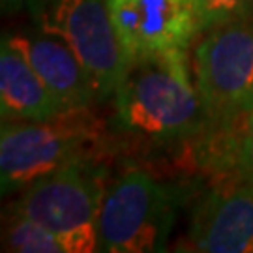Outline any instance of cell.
Returning <instances> with one entry per match:
<instances>
[{
	"label": "cell",
	"mask_w": 253,
	"mask_h": 253,
	"mask_svg": "<svg viewBox=\"0 0 253 253\" xmlns=\"http://www.w3.org/2000/svg\"><path fill=\"white\" fill-rule=\"evenodd\" d=\"M188 49L127 58L113 92V127L152 145L199 137L207 126Z\"/></svg>",
	"instance_id": "cell-1"
},
{
	"label": "cell",
	"mask_w": 253,
	"mask_h": 253,
	"mask_svg": "<svg viewBox=\"0 0 253 253\" xmlns=\"http://www.w3.org/2000/svg\"><path fill=\"white\" fill-rule=\"evenodd\" d=\"M178 207V190L129 163L107 182L98 216V252H165Z\"/></svg>",
	"instance_id": "cell-2"
},
{
	"label": "cell",
	"mask_w": 253,
	"mask_h": 253,
	"mask_svg": "<svg viewBox=\"0 0 253 253\" xmlns=\"http://www.w3.org/2000/svg\"><path fill=\"white\" fill-rule=\"evenodd\" d=\"M105 188L107 171L90 156H83L19 191L9 212L51 229L68 253L98 252V216Z\"/></svg>",
	"instance_id": "cell-3"
},
{
	"label": "cell",
	"mask_w": 253,
	"mask_h": 253,
	"mask_svg": "<svg viewBox=\"0 0 253 253\" xmlns=\"http://www.w3.org/2000/svg\"><path fill=\"white\" fill-rule=\"evenodd\" d=\"M101 124L90 107L68 109L40 122H2L0 191L11 195L75 158L88 156Z\"/></svg>",
	"instance_id": "cell-4"
},
{
	"label": "cell",
	"mask_w": 253,
	"mask_h": 253,
	"mask_svg": "<svg viewBox=\"0 0 253 253\" xmlns=\"http://www.w3.org/2000/svg\"><path fill=\"white\" fill-rule=\"evenodd\" d=\"M191 68L207 126H244L253 111V17L205 30Z\"/></svg>",
	"instance_id": "cell-5"
},
{
	"label": "cell",
	"mask_w": 253,
	"mask_h": 253,
	"mask_svg": "<svg viewBox=\"0 0 253 253\" xmlns=\"http://www.w3.org/2000/svg\"><path fill=\"white\" fill-rule=\"evenodd\" d=\"M34 27L60 38L84 64L96 84L98 101H109L124 70L107 0H28Z\"/></svg>",
	"instance_id": "cell-6"
},
{
	"label": "cell",
	"mask_w": 253,
	"mask_h": 253,
	"mask_svg": "<svg viewBox=\"0 0 253 253\" xmlns=\"http://www.w3.org/2000/svg\"><path fill=\"white\" fill-rule=\"evenodd\" d=\"M122 58L190 49L205 32L195 0H107Z\"/></svg>",
	"instance_id": "cell-7"
},
{
	"label": "cell",
	"mask_w": 253,
	"mask_h": 253,
	"mask_svg": "<svg viewBox=\"0 0 253 253\" xmlns=\"http://www.w3.org/2000/svg\"><path fill=\"white\" fill-rule=\"evenodd\" d=\"M216 174L219 182L195 203L190 244L195 252L253 253V182L240 171Z\"/></svg>",
	"instance_id": "cell-8"
},
{
	"label": "cell",
	"mask_w": 253,
	"mask_h": 253,
	"mask_svg": "<svg viewBox=\"0 0 253 253\" xmlns=\"http://www.w3.org/2000/svg\"><path fill=\"white\" fill-rule=\"evenodd\" d=\"M11 45L27 58L40 79L56 100L68 109L92 107L98 101L96 84L81 58L60 38L40 28L4 34Z\"/></svg>",
	"instance_id": "cell-9"
},
{
	"label": "cell",
	"mask_w": 253,
	"mask_h": 253,
	"mask_svg": "<svg viewBox=\"0 0 253 253\" xmlns=\"http://www.w3.org/2000/svg\"><path fill=\"white\" fill-rule=\"evenodd\" d=\"M66 109L40 79L27 58L9 43L0 42V115L2 122H40Z\"/></svg>",
	"instance_id": "cell-10"
},
{
	"label": "cell",
	"mask_w": 253,
	"mask_h": 253,
	"mask_svg": "<svg viewBox=\"0 0 253 253\" xmlns=\"http://www.w3.org/2000/svg\"><path fill=\"white\" fill-rule=\"evenodd\" d=\"M4 250L15 253H68L60 236L51 229L15 212H9L4 229Z\"/></svg>",
	"instance_id": "cell-11"
},
{
	"label": "cell",
	"mask_w": 253,
	"mask_h": 253,
	"mask_svg": "<svg viewBox=\"0 0 253 253\" xmlns=\"http://www.w3.org/2000/svg\"><path fill=\"white\" fill-rule=\"evenodd\" d=\"M205 30L238 19L253 17V0H195Z\"/></svg>",
	"instance_id": "cell-12"
},
{
	"label": "cell",
	"mask_w": 253,
	"mask_h": 253,
	"mask_svg": "<svg viewBox=\"0 0 253 253\" xmlns=\"http://www.w3.org/2000/svg\"><path fill=\"white\" fill-rule=\"evenodd\" d=\"M238 169L242 176L253 182V111L246 120V126L242 129L240 146H238Z\"/></svg>",
	"instance_id": "cell-13"
},
{
	"label": "cell",
	"mask_w": 253,
	"mask_h": 253,
	"mask_svg": "<svg viewBox=\"0 0 253 253\" xmlns=\"http://www.w3.org/2000/svg\"><path fill=\"white\" fill-rule=\"evenodd\" d=\"M27 2L28 0H0L4 13H15L19 9L27 8Z\"/></svg>",
	"instance_id": "cell-14"
}]
</instances>
